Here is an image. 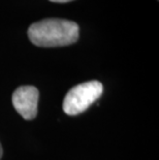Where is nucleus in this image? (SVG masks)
Wrapping results in <instances>:
<instances>
[{
    "label": "nucleus",
    "instance_id": "obj_1",
    "mask_svg": "<svg viewBox=\"0 0 159 160\" xmlns=\"http://www.w3.org/2000/svg\"><path fill=\"white\" fill-rule=\"evenodd\" d=\"M80 28L77 23L64 19H45L30 25L28 37L40 48L65 47L77 42Z\"/></svg>",
    "mask_w": 159,
    "mask_h": 160
},
{
    "label": "nucleus",
    "instance_id": "obj_2",
    "mask_svg": "<svg viewBox=\"0 0 159 160\" xmlns=\"http://www.w3.org/2000/svg\"><path fill=\"white\" fill-rule=\"evenodd\" d=\"M103 86L98 81L79 84L67 92L63 100V111L69 116L84 113L101 96Z\"/></svg>",
    "mask_w": 159,
    "mask_h": 160
},
{
    "label": "nucleus",
    "instance_id": "obj_3",
    "mask_svg": "<svg viewBox=\"0 0 159 160\" xmlns=\"http://www.w3.org/2000/svg\"><path fill=\"white\" fill-rule=\"evenodd\" d=\"M39 92L33 86H21L12 94L16 111L26 120H33L37 115Z\"/></svg>",
    "mask_w": 159,
    "mask_h": 160
},
{
    "label": "nucleus",
    "instance_id": "obj_4",
    "mask_svg": "<svg viewBox=\"0 0 159 160\" xmlns=\"http://www.w3.org/2000/svg\"><path fill=\"white\" fill-rule=\"evenodd\" d=\"M52 2H56V3H67V2H70L72 0H50Z\"/></svg>",
    "mask_w": 159,
    "mask_h": 160
},
{
    "label": "nucleus",
    "instance_id": "obj_5",
    "mask_svg": "<svg viewBox=\"0 0 159 160\" xmlns=\"http://www.w3.org/2000/svg\"><path fill=\"white\" fill-rule=\"evenodd\" d=\"M2 153H3V151H2V147H1V145H0V158L2 157Z\"/></svg>",
    "mask_w": 159,
    "mask_h": 160
}]
</instances>
